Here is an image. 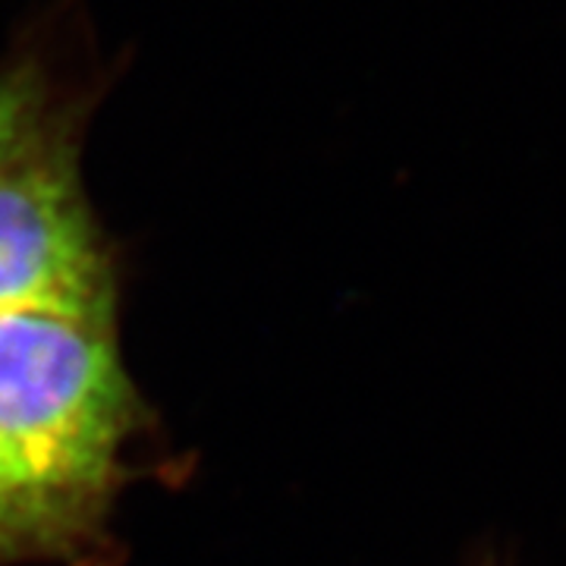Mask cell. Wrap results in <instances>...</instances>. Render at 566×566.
I'll return each instance as SVG.
<instances>
[{
  "label": "cell",
  "instance_id": "3",
  "mask_svg": "<svg viewBox=\"0 0 566 566\" xmlns=\"http://www.w3.org/2000/svg\"><path fill=\"white\" fill-rule=\"evenodd\" d=\"M63 107L54 102V88L35 61L7 66L0 73V167L61 120Z\"/></svg>",
  "mask_w": 566,
  "mask_h": 566
},
{
  "label": "cell",
  "instance_id": "4",
  "mask_svg": "<svg viewBox=\"0 0 566 566\" xmlns=\"http://www.w3.org/2000/svg\"><path fill=\"white\" fill-rule=\"evenodd\" d=\"M66 523L54 510L25 497L22 491L0 479V547L17 545L25 538H39L51 526Z\"/></svg>",
  "mask_w": 566,
  "mask_h": 566
},
{
  "label": "cell",
  "instance_id": "1",
  "mask_svg": "<svg viewBox=\"0 0 566 566\" xmlns=\"http://www.w3.org/2000/svg\"><path fill=\"white\" fill-rule=\"evenodd\" d=\"M136 397L111 308L0 312V479L70 520L107 485Z\"/></svg>",
  "mask_w": 566,
  "mask_h": 566
},
{
  "label": "cell",
  "instance_id": "2",
  "mask_svg": "<svg viewBox=\"0 0 566 566\" xmlns=\"http://www.w3.org/2000/svg\"><path fill=\"white\" fill-rule=\"evenodd\" d=\"M111 308L114 274L66 114L0 167V312Z\"/></svg>",
  "mask_w": 566,
  "mask_h": 566
}]
</instances>
